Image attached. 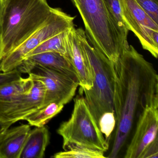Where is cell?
<instances>
[{"label":"cell","mask_w":158,"mask_h":158,"mask_svg":"<svg viewBox=\"0 0 158 158\" xmlns=\"http://www.w3.org/2000/svg\"><path fill=\"white\" fill-rule=\"evenodd\" d=\"M114 64L116 126L108 157L116 158L141 114L148 107L158 108V76L152 64L132 45H128Z\"/></svg>","instance_id":"obj_1"},{"label":"cell","mask_w":158,"mask_h":158,"mask_svg":"<svg viewBox=\"0 0 158 158\" xmlns=\"http://www.w3.org/2000/svg\"><path fill=\"white\" fill-rule=\"evenodd\" d=\"M58 8L47 0H4L0 21V62L46 23Z\"/></svg>","instance_id":"obj_2"},{"label":"cell","mask_w":158,"mask_h":158,"mask_svg":"<svg viewBox=\"0 0 158 158\" xmlns=\"http://www.w3.org/2000/svg\"><path fill=\"white\" fill-rule=\"evenodd\" d=\"M80 14L89 44L115 63L128 46V32L120 26L103 0H71Z\"/></svg>","instance_id":"obj_3"},{"label":"cell","mask_w":158,"mask_h":158,"mask_svg":"<svg viewBox=\"0 0 158 158\" xmlns=\"http://www.w3.org/2000/svg\"><path fill=\"white\" fill-rule=\"evenodd\" d=\"M77 31L93 75L92 88L89 90L79 91V93L85 95L84 98L98 125L99 121L103 114L114 112V64L113 62L89 44L85 30L79 28H77Z\"/></svg>","instance_id":"obj_4"},{"label":"cell","mask_w":158,"mask_h":158,"mask_svg":"<svg viewBox=\"0 0 158 158\" xmlns=\"http://www.w3.org/2000/svg\"><path fill=\"white\" fill-rule=\"evenodd\" d=\"M57 133L63 138V146L77 144L104 153L109 148V141L101 131L84 97L75 99L71 117L62 123Z\"/></svg>","instance_id":"obj_5"},{"label":"cell","mask_w":158,"mask_h":158,"mask_svg":"<svg viewBox=\"0 0 158 158\" xmlns=\"http://www.w3.org/2000/svg\"><path fill=\"white\" fill-rule=\"evenodd\" d=\"M75 17L57 9L54 14L42 26L0 62V72L8 73L18 68L28 53L50 38L74 27Z\"/></svg>","instance_id":"obj_6"},{"label":"cell","mask_w":158,"mask_h":158,"mask_svg":"<svg viewBox=\"0 0 158 158\" xmlns=\"http://www.w3.org/2000/svg\"><path fill=\"white\" fill-rule=\"evenodd\" d=\"M17 69L22 73L28 74L32 80L44 85L45 94L42 107L52 102L67 104L74 97L79 86L78 79L40 65L23 62Z\"/></svg>","instance_id":"obj_7"},{"label":"cell","mask_w":158,"mask_h":158,"mask_svg":"<svg viewBox=\"0 0 158 158\" xmlns=\"http://www.w3.org/2000/svg\"><path fill=\"white\" fill-rule=\"evenodd\" d=\"M123 19L129 31L135 34L142 48L157 59L158 24L139 6L135 0H119Z\"/></svg>","instance_id":"obj_8"},{"label":"cell","mask_w":158,"mask_h":158,"mask_svg":"<svg viewBox=\"0 0 158 158\" xmlns=\"http://www.w3.org/2000/svg\"><path fill=\"white\" fill-rule=\"evenodd\" d=\"M33 80V87L29 92L0 104V120L3 123L11 126L18 121L24 120L27 115L42 107L45 87L40 81Z\"/></svg>","instance_id":"obj_9"},{"label":"cell","mask_w":158,"mask_h":158,"mask_svg":"<svg viewBox=\"0 0 158 158\" xmlns=\"http://www.w3.org/2000/svg\"><path fill=\"white\" fill-rule=\"evenodd\" d=\"M125 158H141L146 148L158 138V108L148 107L137 120Z\"/></svg>","instance_id":"obj_10"},{"label":"cell","mask_w":158,"mask_h":158,"mask_svg":"<svg viewBox=\"0 0 158 158\" xmlns=\"http://www.w3.org/2000/svg\"><path fill=\"white\" fill-rule=\"evenodd\" d=\"M66 58L73 67L79 81V91L93 86V75L90 64L80 43L77 29L68 30L66 36Z\"/></svg>","instance_id":"obj_11"},{"label":"cell","mask_w":158,"mask_h":158,"mask_svg":"<svg viewBox=\"0 0 158 158\" xmlns=\"http://www.w3.org/2000/svg\"><path fill=\"white\" fill-rule=\"evenodd\" d=\"M31 130L29 124L9 128L0 139V158H19Z\"/></svg>","instance_id":"obj_12"},{"label":"cell","mask_w":158,"mask_h":158,"mask_svg":"<svg viewBox=\"0 0 158 158\" xmlns=\"http://www.w3.org/2000/svg\"><path fill=\"white\" fill-rule=\"evenodd\" d=\"M23 62L40 65L77 79L75 71L69 60L65 56L58 52L39 53L27 57Z\"/></svg>","instance_id":"obj_13"},{"label":"cell","mask_w":158,"mask_h":158,"mask_svg":"<svg viewBox=\"0 0 158 158\" xmlns=\"http://www.w3.org/2000/svg\"><path fill=\"white\" fill-rule=\"evenodd\" d=\"M49 140V133L47 127H36L30 130L19 158H44Z\"/></svg>","instance_id":"obj_14"},{"label":"cell","mask_w":158,"mask_h":158,"mask_svg":"<svg viewBox=\"0 0 158 158\" xmlns=\"http://www.w3.org/2000/svg\"><path fill=\"white\" fill-rule=\"evenodd\" d=\"M33 85V80L20 77L19 79L0 85V104L6 103L15 97L29 92Z\"/></svg>","instance_id":"obj_15"},{"label":"cell","mask_w":158,"mask_h":158,"mask_svg":"<svg viewBox=\"0 0 158 158\" xmlns=\"http://www.w3.org/2000/svg\"><path fill=\"white\" fill-rule=\"evenodd\" d=\"M64 105L56 102H52L27 115L24 120L27 121L30 126L40 127L45 126L51 120L60 113Z\"/></svg>","instance_id":"obj_16"},{"label":"cell","mask_w":158,"mask_h":158,"mask_svg":"<svg viewBox=\"0 0 158 158\" xmlns=\"http://www.w3.org/2000/svg\"><path fill=\"white\" fill-rule=\"evenodd\" d=\"M64 151L55 153V158H104V152L98 150L87 148L77 144H66L63 146Z\"/></svg>","instance_id":"obj_17"},{"label":"cell","mask_w":158,"mask_h":158,"mask_svg":"<svg viewBox=\"0 0 158 158\" xmlns=\"http://www.w3.org/2000/svg\"><path fill=\"white\" fill-rule=\"evenodd\" d=\"M68 30L64 31L50 38L28 53L26 58L45 52H58L66 57V36Z\"/></svg>","instance_id":"obj_18"},{"label":"cell","mask_w":158,"mask_h":158,"mask_svg":"<svg viewBox=\"0 0 158 158\" xmlns=\"http://www.w3.org/2000/svg\"><path fill=\"white\" fill-rule=\"evenodd\" d=\"M116 126L114 112H108L102 115L98 123V126L105 139L109 141L110 137Z\"/></svg>","instance_id":"obj_19"},{"label":"cell","mask_w":158,"mask_h":158,"mask_svg":"<svg viewBox=\"0 0 158 158\" xmlns=\"http://www.w3.org/2000/svg\"><path fill=\"white\" fill-rule=\"evenodd\" d=\"M107 9L123 29L129 32L123 18L119 0H103Z\"/></svg>","instance_id":"obj_20"},{"label":"cell","mask_w":158,"mask_h":158,"mask_svg":"<svg viewBox=\"0 0 158 158\" xmlns=\"http://www.w3.org/2000/svg\"><path fill=\"white\" fill-rule=\"evenodd\" d=\"M135 1L158 24V0H135Z\"/></svg>","instance_id":"obj_21"},{"label":"cell","mask_w":158,"mask_h":158,"mask_svg":"<svg viewBox=\"0 0 158 158\" xmlns=\"http://www.w3.org/2000/svg\"><path fill=\"white\" fill-rule=\"evenodd\" d=\"M22 77V73L17 68L8 73L0 72V85H4Z\"/></svg>","instance_id":"obj_22"},{"label":"cell","mask_w":158,"mask_h":158,"mask_svg":"<svg viewBox=\"0 0 158 158\" xmlns=\"http://www.w3.org/2000/svg\"><path fill=\"white\" fill-rule=\"evenodd\" d=\"M158 158V138L151 143L144 151L141 158Z\"/></svg>","instance_id":"obj_23"},{"label":"cell","mask_w":158,"mask_h":158,"mask_svg":"<svg viewBox=\"0 0 158 158\" xmlns=\"http://www.w3.org/2000/svg\"><path fill=\"white\" fill-rule=\"evenodd\" d=\"M10 125L3 123L0 120V139H1L5 132L10 127Z\"/></svg>","instance_id":"obj_24"},{"label":"cell","mask_w":158,"mask_h":158,"mask_svg":"<svg viewBox=\"0 0 158 158\" xmlns=\"http://www.w3.org/2000/svg\"><path fill=\"white\" fill-rule=\"evenodd\" d=\"M4 9V0H0V21L2 16Z\"/></svg>","instance_id":"obj_25"}]
</instances>
